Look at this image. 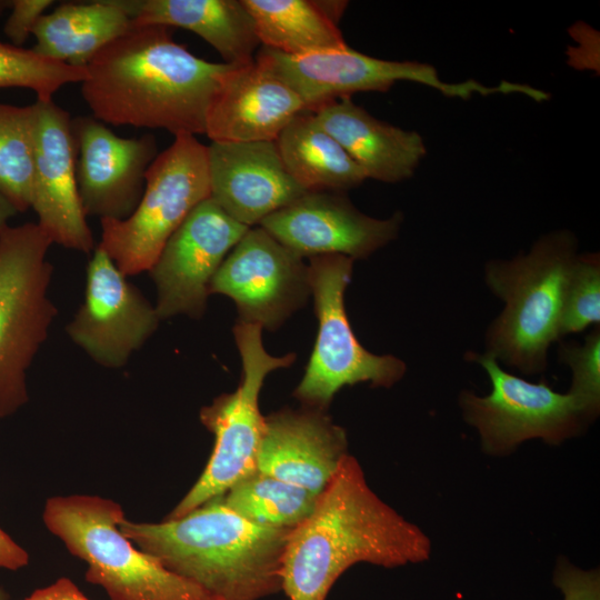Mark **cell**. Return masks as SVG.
<instances>
[{"label": "cell", "mask_w": 600, "mask_h": 600, "mask_svg": "<svg viewBox=\"0 0 600 600\" xmlns=\"http://www.w3.org/2000/svg\"><path fill=\"white\" fill-rule=\"evenodd\" d=\"M232 66L194 56L169 27L131 26L86 64L81 94L101 122L194 136Z\"/></svg>", "instance_id": "obj_1"}, {"label": "cell", "mask_w": 600, "mask_h": 600, "mask_svg": "<svg viewBox=\"0 0 600 600\" xmlns=\"http://www.w3.org/2000/svg\"><path fill=\"white\" fill-rule=\"evenodd\" d=\"M430 552L429 538L371 490L347 454L310 516L289 533L281 590L288 600H326L358 562L396 568L426 561Z\"/></svg>", "instance_id": "obj_2"}, {"label": "cell", "mask_w": 600, "mask_h": 600, "mask_svg": "<svg viewBox=\"0 0 600 600\" xmlns=\"http://www.w3.org/2000/svg\"><path fill=\"white\" fill-rule=\"evenodd\" d=\"M133 544L212 600H260L281 591L290 529L254 524L217 498L178 519L119 526Z\"/></svg>", "instance_id": "obj_3"}, {"label": "cell", "mask_w": 600, "mask_h": 600, "mask_svg": "<svg viewBox=\"0 0 600 600\" xmlns=\"http://www.w3.org/2000/svg\"><path fill=\"white\" fill-rule=\"evenodd\" d=\"M577 249L569 231H556L526 254L486 264V283L504 302L486 333L487 354L524 374L544 371Z\"/></svg>", "instance_id": "obj_4"}, {"label": "cell", "mask_w": 600, "mask_h": 600, "mask_svg": "<svg viewBox=\"0 0 600 600\" xmlns=\"http://www.w3.org/2000/svg\"><path fill=\"white\" fill-rule=\"evenodd\" d=\"M124 518L118 502L88 494L52 497L43 510L48 530L86 562L87 581L111 600H212L124 537Z\"/></svg>", "instance_id": "obj_5"}, {"label": "cell", "mask_w": 600, "mask_h": 600, "mask_svg": "<svg viewBox=\"0 0 600 600\" xmlns=\"http://www.w3.org/2000/svg\"><path fill=\"white\" fill-rule=\"evenodd\" d=\"M51 244L38 223L0 227V419L28 400L27 370L57 314L48 294Z\"/></svg>", "instance_id": "obj_6"}, {"label": "cell", "mask_w": 600, "mask_h": 600, "mask_svg": "<svg viewBox=\"0 0 600 600\" xmlns=\"http://www.w3.org/2000/svg\"><path fill=\"white\" fill-rule=\"evenodd\" d=\"M210 198L207 146L176 136L146 173L142 197L123 220L101 219L100 247L127 277L149 271L189 213Z\"/></svg>", "instance_id": "obj_7"}, {"label": "cell", "mask_w": 600, "mask_h": 600, "mask_svg": "<svg viewBox=\"0 0 600 600\" xmlns=\"http://www.w3.org/2000/svg\"><path fill=\"white\" fill-rule=\"evenodd\" d=\"M262 328L237 321L233 336L241 357L238 388L201 408L200 421L213 433L214 446L208 463L192 488L169 513L178 519L222 496L241 478L257 470V457L264 429L259 396L266 377L291 366L296 353L273 357L262 344Z\"/></svg>", "instance_id": "obj_8"}, {"label": "cell", "mask_w": 600, "mask_h": 600, "mask_svg": "<svg viewBox=\"0 0 600 600\" xmlns=\"http://www.w3.org/2000/svg\"><path fill=\"white\" fill-rule=\"evenodd\" d=\"M309 282L318 319L314 347L293 396L304 407L326 410L344 386L369 382L390 388L406 372V363L391 354L378 356L358 341L344 307L353 259L341 254L309 258Z\"/></svg>", "instance_id": "obj_9"}, {"label": "cell", "mask_w": 600, "mask_h": 600, "mask_svg": "<svg viewBox=\"0 0 600 600\" xmlns=\"http://www.w3.org/2000/svg\"><path fill=\"white\" fill-rule=\"evenodd\" d=\"M254 61L288 84L316 111L333 100L361 91H388L397 81H413L444 96L470 98L473 93H521L519 83L502 81L487 87L474 80L442 81L432 66L416 61H391L361 53L348 44L303 54H286L262 47Z\"/></svg>", "instance_id": "obj_10"}, {"label": "cell", "mask_w": 600, "mask_h": 600, "mask_svg": "<svg viewBox=\"0 0 600 600\" xmlns=\"http://www.w3.org/2000/svg\"><path fill=\"white\" fill-rule=\"evenodd\" d=\"M491 380V392L479 397L462 391L460 406L464 420L474 427L483 451L503 456L521 442L539 438L559 444L593 419L569 392L559 393L547 382H529L506 372L491 356L470 353Z\"/></svg>", "instance_id": "obj_11"}, {"label": "cell", "mask_w": 600, "mask_h": 600, "mask_svg": "<svg viewBox=\"0 0 600 600\" xmlns=\"http://www.w3.org/2000/svg\"><path fill=\"white\" fill-rule=\"evenodd\" d=\"M209 292L234 301L237 321L272 331L307 302L309 270L300 256L256 226L228 253Z\"/></svg>", "instance_id": "obj_12"}, {"label": "cell", "mask_w": 600, "mask_h": 600, "mask_svg": "<svg viewBox=\"0 0 600 600\" xmlns=\"http://www.w3.org/2000/svg\"><path fill=\"white\" fill-rule=\"evenodd\" d=\"M248 229L211 198L189 213L149 270L157 287L154 308L160 320L203 316L213 276Z\"/></svg>", "instance_id": "obj_13"}, {"label": "cell", "mask_w": 600, "mask_h": 600, "mask_svg": "<svg viewBox=\"0 0 600 600\" xmlns=\"http://www.w3.org/2000/svg\"><path fill=\"white\" fill-rule=\"evenodd\" d=\"M156 308L96 247L87 267L84 301L67 332L96 362L123 367L159 324Z\"/></svg>", "instance_id": "obj_14"}, {"label": "cell", "mask_w": 600, "mask_h": 600, "mask_svg": "<svg viewBox=\"0 0 600 600\" xmlns=\"http://www.w3.org/2000/svg\"><path fill=\"white\" fill-rule=\"evenodd\" d=\"M76 177L86 216L123 220L137 208L158 156L154 136L122 138L93 117L71 119Z\"/></svg>", "instance_id": "obj_15"}, {"label": "cell", "mask_w": 600, "mask_h": 600, "mask_svg": "<svg viewBox=\"0 0 600 600\" xmlns=\"http://www.w3.org/2000/svg\"><path fill=\"white\" fill-rule=\"evenodd\" d=\"M402 214L377 219L359 211L343 192L313 191L273 212L259 224L303 257L341 254L363 259L393 240Z\"/></svg>", "instance_id": "obj_16"}, {"label": "cell", "mask_w": 600, "mask_h": 600, "mask_svg": "<svg viewBox=\"0 0 600 600\" xmlns=\"http://www.w3.org/2000/svg\"><path fill=\"white\" fill-rule=\"evenodd\" d=\"M33 109L31 208L52 243L89 253L94 249V240L78 191L72 118L52 100H37Z\"/></svg>", "instance_id": "obj_17"}, {"label": "cell", "mask_w": 600, "mask_h": 600, "mask_svg": "<svg viewBox=\"0 0 600 600\" xmlns=\"http://www.w3.org/2000/svg\"><path fill=\"white\" fill-rule=\"evenodd\" d=\"M210 198L251 228L307 191L292 178L276 141L207 146Z\"/></svg>", "instance_id": "obj_18"}, {"label": "cell", "mask_w": 600, "mask_h": 600, "mask_svg": "<svg viewBox=\"0 0 600 600\" xmlns=\"http://www.w3.org/2000/svg\"><path fill=\"white\" fill-rule=\"evenodd\" d=\"M347 434L326 410L284 408L264 417L257 470L320 494L347 453Z\"/></svg>", "instance_id": "obj_19"}, {"label": "cell", "mask_w": 600, "mask_h": 600, "mask_svg": "<svg viewBox=\"0 0 600 600\" xmlns=\"http://www.w3.org/2000/svg\"><path fill=\"white\" fill-rule=\"evenodd\" d=\"M303 111L302 99L256 61L233 64L211 100L204 133L212 142L276 141Z\"/></svg>", "instance_id": "obj_20"}, {"label": "cell", "mask_w": 600, "mask_h": 600, "mask_svg": "<svg viewBox=\"0 0 600 600\" xmlns=\"http://www.w3.org/2000/svg\"><path fill=\"white\" fill-rule=\"evenodd\" d=\"M313 113L366 178L400 182L412 176L426 154V146L418 132L374 118L351 97L328 102Z\"/></svg>", "instance_id": "obj_21"}, {"label": "cell", "mask_w": 600, "mask_h": 600, "mask_svg": "<svg viewBox=\"0 0 600 600\" xmlns=\"http://www.w3.org/2000/svg\"><path fill=\"white\" fill-rule=\"evenodd\" d=\"M132 26H164L189 30L224 59L242 66L254 61L260 44L242 0H131Z\"/></svg>", "instance_id": "obj_22"}, {"label": "cell", "mask_w": 600, "mask_h": 600, "mask_svg": "<svg viewBox=\"0 0 600 600\" xmlns=\"http://www.w3.org/2000/svg\"><path fill=\"white\" fill-rule=\"evenodd\" d=\"M131 26V0L64 2L37 21L32 50L54 61L86 67Z\"/></svg>", "instance_id": "obj_23"}, {"label": "cell", "mask_w": 600, "mask_h": 600, "mask_svg": "<svg viewBox=\"0 0 600 600\" xmlns=\"http://www.w3.org/2000/svg\"><path fill=\"white\" fill-rule=\"evenodd\" d=\"M276 143L287 170L307 192H343L367 179L311 111L296 116Z\"/></svg>", "instance_id": "obj_24"}, {"label": "cell", "mask_w": 600, "mask_h": 600, "mask_svg": "<svg viewBox=\"0 0 600 600\" xmlns=\"http://www.w3.org/2000/svg\"><path fill=\"white\" fill-rule=\"evenodd\" d=\"M264 48L303 54L347 44L317 0H242Z\"/></svg>", "instance_id": "obj_25"}, {"label": "cell", "mask_w": 600, "mask_h": 600, "mask_svg": "<svg viewBox=\"0 0 600 600\" xmlns=\"http://www.w3.org/2000/svg\"><path fill=\"white\" fill-rule=\"evenodd\" d=\"M318 497L311 491L254 470L217 499L254 524L292 530L310 516Z\"/></svg>", "instance_id": "obj_26"}, {"label": "cell", "mask_w": 600, "mask_h": 600, "mask_svg": "<svg viewBox=\"0 0 600 600\" xmlns=\"http://www.w3.org/2000/svg\"><path fill=\"white\" fill-rule=\"evenodd\" d=\"M33 104L0 103V194L18 212L31 208L34 169Z\"/></svg>", "instance_id": "obj_27"}, {"label": "cell", "mask_w": 600, "mask_h": 600, "mask_svg": "<svg viewBox=\"0 0 600 600\" xmlns=\"http://www.w3.org/2000/svg\"><path fill=\"white\" fill-rule=\"evenodd\" d=\"M84 67L54 61L32 49L0 41V88H26L36 92L37 100L50 101L61 87L82 82Z\"/></svg>", "instance_id": "obj_28"}, {"label": "cell", "mask_w": 600, "mask_h": 600, "mask_svg": "<svg viewBox=\"0 0 600 600\" xmlns=\"http://www.w3.org/2000/svg\"><path fill=\"white\" fill-rule=\"evenodd\" d=\"M600 322V258L578 254L569 273L562 299L559 339Z\"/></svg>", "instance_id": "obj_29"}, {"label": "cell", "mask_w": 600, "mask_h": 600, "mask_svg": "<svg viewBox=\"0 0 600 600\" xmlns=\"http://www.w3.org/2000/svg\"><path fill=\"white\" fill-rule=\"evenodd\" d=\"M559 359L569 366L572 382L568 391L594 419L600 407V330L594 328L580 344L562 343Z\"/></svg>", "instance_id": "obj_30"}, {"label": "cell", "mask_w": 600, "mask_h": 600, "mask_svg": "<svg viewBox=\"0 0 600 600\" xmlns=\"http://www.w3.org/2000/svg\"><path fill=\"white\" fill-rule=\"evenodd\" d=\"M553 583L561 590L564 600H600L599 571L582 570L566 558L557 561Z\"/></svg>", "instance_id": "obj_31"}, {"label": "cell", "mask_w": 600, "mask_h": 600, "mask_svg": "<svg viewBox=\"0 0 600 600\" xmlns=\"http://www.w3.org/2000/svg\"><path fill=\"white\" fill-rule=\"evenodd\" d=\"M51 0H12L11 12L3 26V32L12 46L21 47L49 7Z\"/></svg>", "instance_id": "obj_32"}, {"label": "cell", "mask_w": 600, "mask_h": 600, "mask_svg": "<svg viewBox=\"0 0 600 600\" xmlns=\"http://www.w3.org/2000/svg\"><path fill=\"white\" fill-rule=\"evenodd\" d=\"M23 600H90L69 578H60L53 583L37 589Z\"/></svg>", "instance_id": "obj_33"}, {"label": "cell", "mask_w": 600, "mask_h": 600, "mask_svg": "<svg viewBox=\"0 0 600 600\" xmlns=\"http://www.w3.org/2000/svg\"><path fill=\"white\" fill-rule=\"evenodd\" d=\"M29 562V554L0 528V569L18 570Z\"/></svg>", "instance_id": "obj_34"}, {"label": "cell", "mask_w": 600, "mask_h": 600, "mask_svg": "<svg viewBox=\"0 0 600 600\" xmlns=\"http://www.w3.org/2000/svg\"><path fill=\"white\" fill-rule=\"evenodd\" d=\"M18 211L13 206L0 194V227L8 223L9 219L14 217Z\"/></svg>", "instance_id": "obj_35"}, {"label": "cell", "mask_w": 600, "mask_h": 600, "mask_svg": "<svg viewBox=\"0 0 600 600\" xmlns=\"http://www.w3.org/2000/svg\"><path fill=\"white\" fill-rule=\"evenodd\" d=\"M11 7H12V1L0 0V14L4 12L7 9H11Z\"/></svg>", "instance_id": "obj_36"}, {"label": "cell", "mask_w": 600, "mask_h": 600, "mask_svg": "<svg viewBox=\"0 0 600 600\" xmlns=\"http://www.w3.org/2000/svg\"><path fill=\"white\" fill-rule=\"evenodd\" d=\"M0 600H9V594L1 586H0Z\"/></svg>", "instance_id": "obj_37"}]
</instances>
